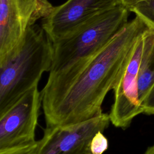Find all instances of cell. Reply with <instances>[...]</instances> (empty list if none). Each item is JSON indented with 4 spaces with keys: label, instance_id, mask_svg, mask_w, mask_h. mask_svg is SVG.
I'll return each mask as SVG.
<instances>
[{
    "label": "cell",
    "instance_id": "cell-1",
    "mask_svg": "<svg viewBox=\"0 0 154 154\" xmlns=\"http://www.w3.org/2000/svg\"><path fill=\"white\" fill-rule=\"evenodd\" d=\"M149 29L136 16L128 21L85 65L58 99L43 109L46 127L79 123L102 113L106 94L123 74L135 43Z\"/></svg>",
    "mask_w": 154,
    "mask_h": 154
},
{
    "label": "cell",
    "instance_id": "cell-2",
    "mask_svg": "<svg viewBox=\"0 0 154 154\" xmlns=\"http://www.w3.org/2000/svg\"><path fill=\"white\" fill-rule=\"evenodd\" d=\"M129 12L117 5L52 43V66L41 91L43 109L58 99L91 58L126 25Z\"/></svg>",
    "mask_w": 154,
    "mask_h": 154
},
{
    "label": "cell",
    "instance_id": "cell-3",
    "mask_svg": "<svg viewBox=\"0 0 154 154\" xmlns=\"http://www.w3.org/2000/svg\"><path fill=\"white\" fill-rule=\"evenodd\" d=\"M52 62V42L42 26L26 30L16 49L0 63V114L24 93L37 86Z\"/></svg>",
    "mask_w": 154,
    "mask_h": 154
},
{
    "label": "cell",
    "instance_id": "cell-4",
    "mask_svg": "<svg viewBox=\"0 0 154 154\" xmlns=\"http://www.w3.org/2000/svg\"><path fill=\"white\" fill-rule=\"evenodd\" d=\"M110 123L109 114L102 112L84 122L46 127L35 154H92V138L104 132Z\"/></svg>",
    "mask_w": 154,
    "mask_h": 154
},
{
    "label": "cell",
    "instance_id": "cell-5",
    "mask_svg": "<svg viewBox=\"0 0 154 154\" xmlns=\"http://www.w3.org/2000/svg\"><path fill=\"white\" fill-rule=\"evenodd\" d=\"M42 106L38 85L24 93L0 114V150L34 142Z\"/></svg>",
    "mask_w": 154,
    "mask_h": 154
},
{
    "label": "cell",
    "instance_id": "cell-6",
    "mask_svg": "<svg viewBox=\"0 0 154 154\" xmlns=\"http://www.w3.org/2000/svg\"><path fill=\"white\" fill-rule=\"evenodd\" d=\"M143 35L135 43L125 69L113 89L114 100L109 116L111 123L117 128H128L134 118L143 113L138 90Z\"/></svg>",
    "mask_w": 154,
    "mask_h": 154
},
{
    "label": "cell",
    "instance_id": "cell-7",
    "mask_svg": "<svg viewBox=\"0 0 154 154\" xmlns=\"http://www.w3.org/2000/svg\"><path fill=\"white\" fill-rule=\"evenodd\" d=\"M121 4L119 0H67L54 7L41 26L52 42L67 35L95 16Z\"/></svg>",
    "mask_w": 154,
    "mask_h": 154
},
{
    "label": "cell",
    "instance_id": "cell-8",
    "mask_svg": "<svg viewBox=\"0 0 154 154\" xmlns=\"http://www.w3.org/2000/svg\"><path fill=\"white\" fill-rule=\"evenodd\" d=\"M36 0H0V63L22 42L28 28L35 23Z\"/></svg>",
    "mask_w": 154,
    "mask_h": 154
},
{
    "label": "cell",
    "instance_id": "cell-9",
    "mask_svg": "<svg viewBox=\"0 0 154 154\" xmlns=\"http://www.w3.org/2000/svg\"><path fill=\"white\" fill-rule=\"evenodd\" d=\"M143 40L138 78V97L141 104L154 84V30H147L144 34Z\"/></svg>",
    "mask_w": 154,
    "mask_h": 154
},
{
    "label": "cell",
    "instance_id": "cell-10",
    "mask_svg": "<svg viewBox=\"0 0 154 154\" xmlns=\"http://www.w3.org/2000/svg\"><path fill=\"white\" fill-rule=\"evenodd\" d=\"M122 5L154 30V0H125Z\"/></svg>",
    "mask_w": 154,
    "mask_h": 154
},
{
    "label": "cell",
    "instance_id": "cell-11",
    "mask_svg": "<svg viewBox=\"0 0 154 154\" xmlns=\"http://www.w3.org/2000/svg\"><path fill=\"white\" fill-rule=\"evenodd\" d=\"M103 131L97 132L92 138L90 149L92 154H103L108 148V140Z\"/></svg>",
    "mask_w": 154,
    "mask_h": 154
},
{
    "label": "cell",
    "instance_id": "cell-12",
    "mask_svg": "<svg viewBox=\"0 0 154 154\" xmlns=\"http://www.w3.org/2000/svg\"><path fill=\"white\" fill-rule=\"evenodd\" d=\"M38 140L33 143L0 150V154H35Z\"/></svg>",
    "mask_w": 154,
    "mask_h": 154
},
{
    "label": "cell",
    "instance_id": "cell-13",
    "mask_svg": "<svg viewBox=\"0 0 154 154\" xmlns=\"http://www.w3.org/2000/svg\"><path fill=\"white\" fill-rule=\"evenodd\" d=\"M36 4L35 17L37 20L42 19L48 16L54 8L48 0H36Z\"/></svg>",
    "mask_w": 154,
    "mask_h": 154
},
{
    "label": "cell",
    "instance_id": "cell-14",
    "mask_svg": "<svg viewBox=\"0 0 154 154\" xmlns=\"http://www.w3.org/2000/svg\"><path fill=\"white\" fill-rule=\"evenodd\" d=\"M143 113L154 114V84L141 103Z\"/></svg>",
    "mask_w": 154,
    "mask_h": 154
},
{
    "label": "cell",
    "instance_id": "cell-15",
    "mask_svg": "<svg viewBox=\"0 0 154 154\" xmlns=\"http://www.w3.org/2000/svg\"><path fill=\"white\" fill-rule=\"evenodd\" d=\"M144 154H154V145L149 147Z\"/></svg>",
    "mask_w": 154,
    "mask_h": 154
},
{
    "label": "cell",
    "instance_id": "cell-16",
    "mask_svg": "<svg viewBox=\"0 0 154 154\" xmlns=\"http://www.w3.org/2000/svg\"><path fill=\"white\" fill-rule=\"evenodd\" d=\"M119 1H120V2L121 4H122L123 2L125 1V0H119Z\"/></svg>",
    "mask_w": 154,
    "mask_h": 154
}]
</instances>
